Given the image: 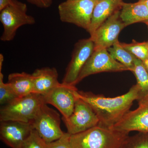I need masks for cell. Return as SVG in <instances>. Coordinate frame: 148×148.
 I'll use <instances>...</instances> for the list:
<instances>
[{"instance_id":"cell-1","label":"cell","mask_w":148,"mask_h":148,"mask_svg":"<svg viewBox=\"0 0 148 148\" xmlns=\"http://www.w3.org/2000/svg\"><path fill=\"white\" fill-rule=\"evenodd\" d=\"M140 88L137 84L132 86L123 95L107 98L91 92L75 91L77 98L87 103L98 116V125L112 128L130 111L133 102L139 98Z\"/></svg>"},{"instance_id":"cell-2","label":"cell","mask_w":148,"mask_h":148,"mask_svg":"<svg viewBox=\"0 0 148 148\" xmlns=\"http://www.w3.org/2000/svg\"><path fill=\"white\" fill-rule=\"evenodd\" d=\"M129 133L97 125L75 135H71L72 148H123Z\"/></svg>"},{"instance_id":"cell-3","label":"cell","mask_w":148,"mask_h":148,"mask_svg":"<svg viewBox=\"0 0 148 148\" xmlns=\"http://www.w3.org/2000/svg\"><path fill=\"white\" fill-rule=\"evenodd\" d=\"M42 95L36 93L18 97L0 109V121H16L32 123L43 104Z\"/></svg>"},{"instance_id":"cell-4","label":"cell","mask_w":148,"mask_h":148,"mask_svg":"<svg viewBox=\"0 0 148 148\" xmlns=\"http://www.w3.org/2000/svg\"><path fill=\"white\" fill-rule=\"evenodd\" d=\"M26 3L17 0H12L2 10L0 11V21L3 27L1 40L3 42L12 40L18 28L36 23L33 16L27 14Z\"/></svg>"},{"instance_id":"cell-5","label":"cell","mask_w":148,"mask_h":148,"mask_svg":"<svg viewBox=\"0 0 148 148\" xmlns=\"http://www.w3.org/2000/svg\"><path fill=\"white\" fill-rule=\"evenodd\" d=\"M100 0H66L58 6L60 19L88 31L93 10Z\"/></svg>"},{"instance_id":"cell-6","label":"cell","mask_w":148,"mask_h":148,"mask_svg":"<svg viewBox=\"0 0 148 148\" xmlns=\"http://www.w3.org/2000/svg\"><path fill=\"white\" fill-rule=\"evenodd\" d=\"M34 130L47 143L58 140L64 132L61 127V118L57 111L43 104L32 122Z\"/></svg>"},{"instance_id":"cell-7","label":"cell","mask_w":148,"mask_h":148,"mask_svg":"<svg viewBox=\"0 0 148 148\" xmlns=\"http://www.w3.org/2000/svg\"><path fill=\"white\" fill-rule=\"evenodd\" d=\"M127 71H129L127 67L115 60L106 49L94 50L82 69L77 84L93 74Z\"/></svg>"},{"instance_id":"cell-8","label":"cell","mask_w":148,"mask_h":148,"mask_svg":"<svg viewBox=\"0 0 148 148\" xmlns=\"http://www.w3.org/2000/svg\"><path fill=\"white\" fill-rule=\"evenodd\" d=\"M68 133L75 135L98 125L99 119L87 103L77 98L72 114L68 119L62 118Z\"/></svg>"},{"instance_id":"cell-9","label":"cell","mask_w":148,"mask_h":148,"mask_svg":"<svg viewBox=\"0 0 148 148\" xmlns=\"http://www.w3.org/2000/svg\"><path fill=\"white\" fill-rule=\"evenodd\" d=\"M120 14V11H117L90 35L94 43V50L107 49L119 41V35L125 27Z\"/></svg>"},{"instance_id":"cell-10","label":"cell","mask_w":148,"mask_h":148,"mask_svg":"<svg viewBox=\"0 0 148 148\" xmlns=\"http://www.w3.org/2000/svg\"><path fill=\"white\" fill-rule=\"evenodd\" d=\"M94 48V43L90 38L79 40L76 43L62 83L75 86L80 73L92 54Z\"/></svg>"},{"instance_id":"cell-11","label":"cell","mask_w":148,"mask_h":148,"mask_svg":"<svg viewBox=\"0 0 148 148\" xmlns=\"http://www.w3.org/2000/svg\"><path fill=\"white\" fill-rule=\"evenodd\" d=\"M75 86L60 83L50 92L44 95L46 104L55 107L62 115V118L68 119L73 112L77 97L75 92Z\"/></svg>"},{"instance_id":"cell-12","label":"cell","mask_w":148,"mask_h":148,"mask_svg":"<svg viewBox=\"0 0 148 148\" xmlns=\"http://www.w3.org/2000/svg\"><path fill=\"white\" fill-rule=\"evenodd\" d=\"M138 101V108L129 111L112 128L128 133L132 131L148 133V96Z\"/></svg>"},{"instance_id":"cell-13","label":"cell","mask_w":148,"mask_h":148,"mask_svg":"<svg viewBox=\"0 0 148 148\" xmlns=\"http://www.w3.org/2000/svg\"><path fill=\"white\" fill-rule=\"evenodd\" d=\"M0 138L11 148H20L34 130L32 123L16 121H0Z\"/></svg>"},{"instance_id":"cell-14","label":"cell","mask_w":148,"mask_h":148,"mask_svg":"<svg viewBox=\"0 0 148 148\" xmlns=\"http://www.w3.org/2000/svg\"><path fill=\"white\" fill-rule=\"evenodd\" d=\"M34 93L44 95L58 86V74L55 68L45 67L36 69L32 74Z\"/></svg>"},{"instance_id":"cell-15","label":"cell","mask_w":148,"mask_h":148,"mask_svg":"<svg viewBox=\"0 0 148 148\" xmlns=\"http://www.w3.org/2000/svg\"><path fill=\"white\" fill-rule=\"evenodd\" d=\"M122 0H100L92 12L91 24L88 32L90 35L115 12L121 9Z\"/></svg>"},{"instance_id":"cell-16","label":"cell","mask_w":148,"mask_h":148,"mask_svg":"<svg viewBox=\"0 0 148 148\" xmlns=\"http://www.w3.org/2000/svg\"><path fill=\"white\" fill-rule=\"evenodd\" d=\"M120 11V17L125 27L131 24L148 21V9L143 2L123 3Z\"/></svg>"},{"instance_id":"cell-17","label":"cell","mask_w":148,"mask_h":148,"mask_svg":"<svg viewBox=\"0 0 148 148\" xmlns=\"http://www.w3.org/2000/svg\"><path fill=\"white\" fill-rule=\"evenodd\" d=\"M8 82L18 97L34 93V85L32 74L25 72L10 74Z\"/></svg>"},{"instance_id":"cell-18","label":"cell","mask_w":148,"mask_h":148,"mask_svg":"<svg viewBox=\"0 0 148 148\" xmlns=\"http://www.w3.org/2000/svg\"><path fill=\"white\" fill-rule=\"evenodd\" d=\"M107 50L115 60L127 67L129 71H132L137 57L125 49L119 41Z\"/></svg>"},{"instance_id":"cell-19","label":"cell","mask_w":148,"mask_h":148,"mask_svg":"<svg viewBox=\"0 0 148 148\" xmlns=\"http://www.w3.org/2000/svg\"><path fill=\"white\" fill-rule=\"evenodd\" d=\"M131 72L135 75L137 84L140 88L138 101L148 96V73L143 65V61L136 58Z\"/></svg>"},{"instance_id":"cell-20","label":"cell","mask_w":148,"mask_h":148,"mask_svg":"<svg viewBox=\"0 0 148 148\" xmlns=\"http://www.w3.org/2000/svg\"><path fill=\"white\" fill-rule=\"evenodd\" d=\"M121 43L125 49L129 51L142 61H145L148 56V43L139 42L133 40L130 44Z\"/></svg>"},{"instance_id":"cell-21","label":"cell","mask_w":148,"mask_h":148,"mask_svg":"<svg viewBox=\"0 0 148 148\" xmlns=\"http://www.w3.org/2000/svg\"><path fill=\"white\" fill-rule=\"evenodd\" d=\"M8 82H3V75L0 72V104L2 106L11 103L18 98Z\"/></svg>"},{"instance_id":"cell-22","label":"cell","mask_w":148,"mask_h":148,"mask_svg":"<svg viewBox=\"0 0 148 148\" xmlns=\"http://www.w3.org/2000/svg\"><path fill=\"white\" fill-rule=\"evenodd\" d=\"M123 148H148V133L139 132L129 136Z\"/></svg>"},{"instance_id":"cell-23","label":"cell","mask_w":148,"mask_h":148,"mask_svg":"<svg viewBox=\"0 0 148 148\" xmlns=\"http://www.w3.org/2000/svg\"><path fill=\"white\" fill-rule=\"evenodd\" d=\"M20 148H47V143L34 130Z\"/></svg>"},{"instance_id":"cell-24","label":"cell","mask_w":148,"mask_h":148,"mask_svg":"<svg viewBox=\"0 0 148 148\" xmlns=\"http://www.w3.org/2000/svg\"><path fill=\"white\" fill-rule=\"evenodd\" d=\"M71 134L64 132L63 136L58 140L47 143V148H72L70 143Z\"/></svg>"},{"instance_id":"cell-25","label":"cell","mask_w":148,"mask_h":148,"mask_svg":"<svg viewBox=\"0 0 148 148\" xmlns=\"http://www.w3.org/2000/svg\"><path fill=\"white\" fill-rule=\"evenodd\" d=\"M28 1L40 8H47L51 5L53 0H28Z\"/></svg>"},{"instance_id":"cell-26","label":"cell","mask_w":148,"mask_h":148,"mask_svg":"<svg viewBox=\"0 0 148 148\" xmlns=\"http://www.w3.org/2000/svg\"><path fill=\"white\" fill-rule=\"evenodd\" d=\"M11 1L12 0H0V11L8 5Z\"/></svg>"},{"instance_id":"cell-27","label":"cell","mask_w":148,"mask_h":148,"mask_svg":"<svg viewBox=\"0 0 148 148\" xmlns=\"http://www.w3.org/2000/svg\"><path fill=\"white\" fill-rule=\"evenodd\" d=\"M143 65L148 73V56L145 61H143Z\"/></svg>"},{"instance_id":"cell-28","label":"cell","mask_w":148,"mask_h":148,"mask_svg":"<svg viewBox=\"0 0 148 148\" xmlns=\"http://www.w3.org/2000/svg\"><path fill=\"white\" fill-rule=\"evenodd\" d=\"M4 57L2 54H0V72H1L2 68L3 63V62Z\"/></svg>"},{"instance_id":"cell-29","label":"cell","mask_w":148,"mask_h":148,"mask_svg":"<svg viewBox=\"0 0 148 148\" xmlns=\"http://www.w3.org/2000/svg\"><path fill=\"white\" fill-rule=\"evenodd\" d=\"M139 1H143L145 3L148 9V0H139Z\"/></svg>"},{"instance_id":"cell-30","label":"cell","mask_w":148,"mask_h":148,"mask_svg":"<svg viewBox=\"0 0 148 148\" xmlns=\"http://www.w3.org/2000/svg\"><path fill=\"white\" fill-rule=\"evenodd\" d=\"M144 23H145V24H146V25H147V26L148 29V21H145V22H144Z\"/></svg>"},{"instance_id":"cell-31","label":"cell","mask_w":148,"mask_h":148,"mask_svg":"<svg viewBox=\"0 0 148 148\" xmlns=\"http://www.w3.org/2000/svg\"><path fill=\"white\" fill-rule=\"evenodd\" d=\"M68 1H74V0H68Z\"/></svg>"},{"instance_id":"cell-32","label":"cell","mask_w":148,"mask_h":148,"mask_svg":"<svg viewBox=\"0 0 148 148\" xmlns=\"http://www.w3.org/2000/svg\"></svg>"}]
</instances>
